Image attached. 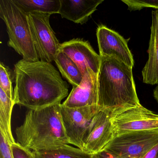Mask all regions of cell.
Masks as SVG:
<instances>
[{"mask_svg": "<svg viewBox=\"0 0 158 158\" xmlns=\"http://www.w3.org/2000/svg\"><path fill=\"white\" fill-rule=\"evenodd\" d=\"M100 111L98 106L71 108L61 104L62 121L70 144L83 150L85 135L93 117Z\"/></svg>", "mask_w": 158, "mask_h": 158, "instance_id": "52a82bcc", "label": "cell"}, {"mask_svg": "<svg viewBox=\"0 0 158 158\" xmlns=\"http://www.w3.org/2000/svg\"><path fill=\"white\" fill-rule=\"evenodd\" d=\"M111 120L114 137L132 131L158 129V114L141 105L128 109Z\"/></svg>", "mask_w": 158, "mask_h": 158, "instance_id": "ba28073f", "label": "cell"}, {"mask_svg": "<svg viewBox=\"0 0 158 158\" xmlns=\"http://www.w3.org/2000/svg\"><path fill=\"white\" fill-rule=\"evenodd\" d=\"M61 104L28 110L23 123L15 129L17 143L33 152L70 144L62 121Z\"/></svg>", "mask_w": 158, "mask_h": 158, "instance_id": "3957f363", "label": "cell"}, {"mask_svg": "<svg viewBox=\"0 0 158 158\" xmlns=\"http://www.w3.org/2000/svg\"><path fill=\"white\" fill-rule=\"evenodd\" d=\"M15 76L14 71L11 70L2 62L0 63V88L3 89L6 95L11 99L14 100V90L12 84L15 81Z\"/></svg>", "mask_w": 158, "mask_h": 158, "instance_id": "d6986e66", "label": "cell"}, {"mask_svg": "<svg viewBox=\"0 0 158 158\" xmlns=\"http://www.w3.org/2000/svg\"><path fill=\"white\" fill-rule=\"evenodd\" d=\"M143 158H158V143L152 148Z\"/></svg>", "mask_w": 158, "mask_h": 158, "instance_id": "cb8c5ba5", "label": "cell"}, {"mask_svg": "<svg viewBox=\"0 0 158 158\" xmlns=\"http://www.w3.org/2000/svg\"><path fill=\"white\" fill-rule=\"evenodd\" d=\"M130 11L140 10L145 8H152L158 10V0H122Z\"/></svg>", "mask_w": 158, "mask_h": 158, "instance_id": "ffe728a7", "label": "cell"}, {"mask_svg": "<svg viewBox=\"0 0 158 158\" xmlns=\"http://www.w3.org/2000/svg\"><path fill=\"white\" fill-rule=\"evenodd\" d=\"M103 0H60L59 14L75 23L83 24L97 10Z\"/></svg>", "mask_w": 158, "mask_h": 158, "instance_id": "4fadbf2b", "label": "cell"}, {"mask_svg": "<svg viewBox=\"0 0 158 158\" xmlns=\"http://www.w3.org/2000/svg\"><path fill=\"white\" fill-rule=\"evenodd\" d=\"M33 152L35 158H92V154L69 145L48 150Z\"/></svg>", "mask_w": 158, "mask_h": 158, "instance_id": "ac0fdd59", "label": "cell"}, {"mask_svg": "<svg viewBox=\"0 0 158 158\" xmlns=\"http://www.w3.org/2000/svg\"><path fill=\"white\" fill-rule=\"evenodd\" d=\"M92 158H118L108 150L104 149L101 151L92 154Z\"/></svg>", "mask_w": 158, "mask_h": 158, "instance_id": "603a6c76", "label": "cell"}, {"mask_svg": "<svg viewBox=\"0 0 158 158\" xmlns=\"http://www.w3.org/2000/svg\"><path fill=\"white\" fill-rule=\"evenodd\" d=\"M15 104L14 100L9 98L0 88V132L11 144L15 143L11 129L12 113Z\"/></svg>", "mask_w": 158, "mask_h": 158, "instance_id": "2e32d148", "label": "cell"}, {"mask_svg": "<svg viewBox=\"0 0 158 158\" xmlns=\"http://www.w3.org/2000/svg\"><path fill=\"white\" fill-rule=\"evenodd\" d=\"M132 70L133 67L113 57H101L98 75V105L111 119L141 105Z\"/></svg>", "mask_w": 158, "mask_h": 158, "instance_id": "7a4b0ae2", "label": "cell"}, {"mask_svg": "<svg viewBox=\"0 0 158 158\" xmlns=\"http://www.w3.org/2000/svg\"><path fill=\"white\" fill-rule=\"evenodd\" d=\"M54 61L62 76L75 87L81 83L84 76L76 64L62 52L59 51Z\"/></svg>", "mask_w": 158, "mask_h": 158, "instance_id": "9a60e30c", "label": "cell"}, {"mask_svg": "<svg viewBox=\"0 0 158 158\" xmlns=\"http://www.w3.org/2000/svg\"><path fill=\"white\" fill-rule=\"evenodd\" d=\"M97 36L101 57H113L130 67H134L135 61L128 48V40L104 25L99 26Z\"/></svg>", "mask_w": 158, "mask_h": 158, "instance_id": "9c48e42d", "label": "cell"}, {"mask_svg": "<svg viewBox=\"0 0 158 158\" xmlns=\"http://www.w3.org/2000/svg\"><path fill=\"white\" fill-rule=\"evenodd\" d=\"M15 104L29 110L56 104L68 95L69 85L51 63L22 60L15 64Z\"/></svg>", "mask_w": 158, "mask_h": 158, "instance_id": "6da1fadb", "label": "cell"}, {"mask_svg": "<svg viewBox=\"0 0 158 158\" xmlns=\"http://www.w3.org/2000/svg\"><path fill=\"white\" fill-rule=\"evenodd\" d=\"M0 17L7 27L8 45L29 62L40 60L35 48L27 14L13 0L0 1Z\"/></svg>", "mask_w": 158, "mask_h": 158, "instance_id": "277c9868", "label": "cell"}, {"mask_svg": "<svg viewBox=\"0 0 158 158\" xmlns=\"http://www.w3.org/2000/svg\"><path fill=\"white\" fill-rule=\"evenodd\" d=\"M14 2L26 13L39 12L50 15L59 14L60 0H13Z\"/></svg>", "mask_w": 158, "mask_h": 158, "instance_id": "e0dca14e", "label": "cell"}, {"mask_svg": "<svg viewBox=\"0 0 158 158\" xmlns=\"http://www.w3.org/2000/svg\"><path fill=\"white\" fill-rule=\"evenodd\" d=\"M153 96H154V98L158 102V85L156 86L153 90Z\"/></svg>", "mask_w": 158, "mask_h": 158, "instance_id": "d4e9b609", "label": "cell"}, {"mask_svg": "<svg viewBox=\"0 0 158 158\" xmlns=\"http://www.w3.org/2000/svg\"><path fill=\"white\" fill-rule=\"evenodd\" d=\"M62 52L76 64L83 76L88 70L98 74L101 57L93 49L89 42L81 39H74L60 44Z\"/></svg>", "mask_w": 158, "mask_h": 158, "instance_id": "8fae6325", "label": "cell"}, {"mask_svg": "<svg viewBox=\"0 0 158 158\" xmlns=\"http://www.w3.org/2000/svg\"><path fill=\"white\" fill-rule=\"evenodd\" d=\"M50 15L39 12L27 14L30 29L38 56L40 61H54L60 43L50 24Z\"/></svg>", "mask_w": 158, "mask_h": 158, "instance_id": "8992f818", "label": "cell"}, {"mask_svg": "<svg viewBox=\"0 0 158 158\" xmlns=\"http://www.w3.org/2000/svg\"><path fill=\"white\" fill-rule=\"evenodd\" d=\"M114 137L111 118L105 112L100 111L93 117L85 135L83 150L95 154L104 149Z\"/></svg>", "mask_w": 158, "mask_h": 158, "instance_id": "30bf717a", "label": "cell"}, {"mask_svg": "<svg viewBox=\"0 0 158 158\" xmlns=\"http://www.w3.org/2000/svg\"><path fill=\"white\" fill-rule=\"evenodd\" d=\"M11 148L14 158H35L33 151L17 142L12 144Z\"/></svg>", "mask_w": 158, "mask_h": 158, "instance_id": "44dd1931", "label": "cell"}, {"mask_svg": "<svg viewBox=\"0 0 158 158\" xmlns=\"http://www.w3.org/2000/svg\"><path fill=\"white\" fill-rule=\"evenodd\" d=\"M158 143V129L132 131L114 136L105 149L118 158H143Z\"/></svg>", "mask_w": 158, "mask_h": 158, "instance_id": "5b68a950", "label": "cell"}, {"mask_svg": "<svg viewBox=\"0 0 158 158\" xmlns=\"http://www.w3.org/2000/svg\"><path fill=\"white\" fill-rule=\"evenodd\" d=\"M98 75L88 70L79 85L73 88L62 104L71 108L98 106Z\"/></svg>", "mask_w": 158, "mask_h": 158, "instance_id": "7c38bea8", "label": "cell"}, {"mask_svg": "<svg viewBox=\"0 0 158 158\" xmlns=\"http://www.w3.org/2000/svg\"><path fill=\"white\" fill-rule=\"evenodd\" d=\"M11 146L3 133L0 132V158H14Z\"/></svg>", "mask_w": 158, "mask_h": 158, "instance_id": "7402d4cb", "label": "cell"}, {"mask_svg": "<svg viewBox=\"0 0 158 158\" xmlns=\"http://www.w3.org/2000/svg\"><path fill=\"white\" fill-rule=\"evenodd\" d=\"M152 25L149 43L148 59L142 71L143 82L158 84V10L152 12Z\"/></svg>", "mask_w": 158, "mask_h": 158, "instance_id": "5bb4252c", "label": "cell"}]
</instances>
